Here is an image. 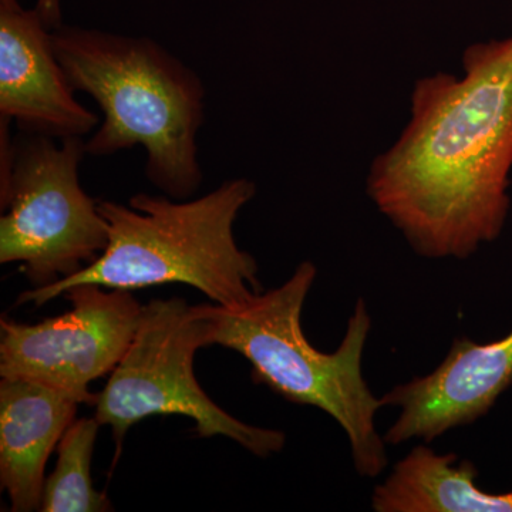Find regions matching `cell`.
Segmentation results:
<instances>
[{"label": "cell", "instance_id": "13", "mask_svg": "<svg viewBox=\"0 0 512 512\" xmlns=\"http://www.w3.org/2000/svg\"><path fill=\"white\" fill-rule=\"evenodd\" d=\"M35 8L50 30L63 25L62 0H37Z\"/></svg>", "mask_w": 512, "mask_h": 512}, {"label": "cell", "instance_id": "10", "mask_svg": "<svg viewBox=\"0 0 512 512\" xmlns=\"http://www.w3.org/2000/svg\"><path fill=\"white\" fill-rule=\"evenodd\" d=\"M69 394L25 379L0 382V483L10 511L40 510L50 454L76 417Z\"/></svg>", "mask_w": 512, "mask_h": 512}, {"label": "cell", "instance_id": "4", "mask_svg": "<svg viewBox=\"0 0 512 512\" xmlns=\"http://www.w3.org/2000/svg\"><path fill=\"white\" fill-rule=\"evenodd\" d=\"M316 275L315 264L305 261L285 284L235 308L200 305L208 348L235 350L251 363L255 383L288 402L329 414L348 436L357 473L377 477L387 466L386 440L376 429V413L384 404L362 370L372 319L359 299L339 348L325 353L312 346L303 332L302 311Z\"/></svg>", "mask_w": 512, "mask_h": 512}, {"label": "cell", "instance_id": "11", "mask_svg": "<svg viewBox=\"0 0 512 512\" xmlns=\"http://www.w3.org/2000/svg\"><path fill=\"white\" fill-rule=\"evenodd\" d=\"M414 447L393 467L372 495L376 512H512V491L491 494L478 488L471 461Z\"/></svg>", "mask_w": 512, "mask_h": 512}, {"label": "cell", "instance_id": "2", "mask_svg": "<svg viewBox=\"0 0 512 512\" xmlns=\"http://www.w3.org/2000/svg\"><path fill=\"white\" fill-rule=\"evenodd\" d=\"M52 45L74 92L89 94L103 113L86 140L87 154L143 147L151 184L175 200L191 198L204 180L197 146L205 117L201 77L148 37L62 25L52 30Z\"/></svg>", "mask_w": 512, "mask_h": 512}, {"label": "cell", "instance_id": "8", "mask_svg": "<svg viewBox=\"0 0 512 512\" xmlns=\"http://www.w3.org/2000/svg\"><path fill=\"white\" fill-rule=\"evenodd\" d=\"M36 8L0 0V119L23 133L84 137L100 124L76 99Z\"/></svg>", "mask_w": 512, "mask_h": 512}, {"label": "cell", "instance_id": "12", "mask_svg": "<svg viewBox=\"0 0 512 512\" xmlns=\"http://www.w3.org/2000/svg\"><path fill=\"white\" fill-rule=\"evenodd\" d=\"M101 424L93 419L74 420L57 444L55 471L45 480L42 512L113 511L109 498L93 487L92 457Z\"/></svg>", "mask_w": 512, "mask_h": 512}, {"label": "cell", "instance_id": "5", "mask_svg": "<svg viewBox=\"0 0 512 512\" xmlns=\"http://www.w3.org/2000/svg\"><path fill=\"white\" fill-rule=\"evenodd\" d=\"M0 119V264H22L35 288L92 264L109 242V224L80 184L84 137L23 133Z\"/></svg>", "mask_w": 512, "mask_h": 512}, {"label": "cell", "instance_id": "9", "mask_svg": "<svg viewBox=\"0 0 512 512\" xmlns=\"http://www.w3.org/2000/svg\"><path fill=\"white\" fill-rule=\"evenodd\" d=\"M511 384L512 330L484 345L458 338L434 372L384 394V406L400 409L384 440L431 443L447 431L481 419Z\"/></svg>", "mask_w": 512, "mask_h": 512}, {"label": "cell", "instance_id": "1", "mask_svg": "<svg viewBox=\"0 0 512 512\" xmlns=\"http://www.w3.org/2000/svg\"><path fill=\"white\" fill-rule=\"evenodd\" d=\"M461 66L414 83L409 121L366 177L423 258H470L500 237L511 207L512 36L473 43Z\"/></svg>", "mask_w": 512, "mask_h": 512}, {"label": "cell", "instance_id": "7", "mask_svg": "<svg viewBox=\"0 0 512 512\" xmlns=\"http://www.w3.org/2000/svg\"><path fill=\"white\" fill-rule=\"evenodd\" d=\"M70 311L39 323L0 320V376L25 379L94 404L90 384L109 375L133 342L143 305L99 285L64 292Z\"/></svg>", "mask_w": 512, "mask_h": 512}, {"label": "cell", "instance_id": "6", "mask_svg": "<svg viewBox=\"0 0 512 512\" xmlns=\"http://www.w3.org/2000/svg\"><path fill=\"white\" fill-rule=\"evenodd\" d=\"M207 319L200 305L181 298L143 305L133 342L96 396V420L111 427L117 448L138 421L183 416L201 439L227 437L258 457L281 453L285 433L242 423L212 402L194 375L197 350L208 348Z\"/></svg>", "mask_w": 512, "mask_h": 512}, {"label": "cell", "instance_id": "3", "mask_svg": "<svg viewBox=\"0 0 512 512\" xmlns=\"http://www.w3.org/2000/svg\"><path fill=\"white\" fill-rule=\"evenodd\" d=\"M256 184L232 178L195 200L147 192L128 204L99 200L109 242L92 264L45 288H33L19 305H45L73 286L99 285L133 292L165 284L190 285L214 305L235 308L262 292L258 262L238 247L234 225L254 200Z\"/></svg>", "mask_w": 512, "mask_h": 512}]
</instances>
